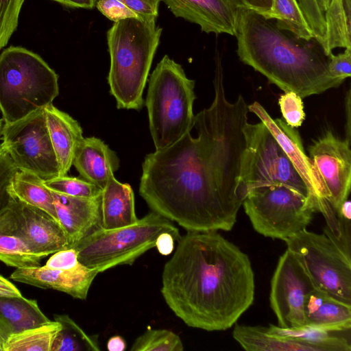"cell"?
Instances as JSON below:
<instances>
[{
	"label": "cell",
	"mask_w": 351,
	"mask_h": 351,
	"mask_svg": "<svg viewBox=\"0 0 351 351\" xmlns=\"http://www.w3.org/2000/svg\"><path fill=\"white\" fill-rule=\"evenodd\" d=\"M211 105L195 115L197 136L186 133L147 154L139 194L152 211L187 231H230L246 196L241 167L248 105L226 97L220 59L215 62Z\"/></svg>",
	"instance_id": "6da1fadb"
},
{
	"label": "cell",
	"mask_w": 351,
	"mask_h": 351,
	"mask_svg": "<svg viewBox=\"0 0 351 351\" xmlns=\"http://www.w3.org/2000/svg\"><path fill=\"white\" fill-rule=\"evenodd\" d=\"M162 272L163 299L188 326L226 330L254 299L249 256L217 231H187Z\"/></svg>",
	"instance_id": "7a4b0ae2"
},
{
	"label": "cell",
	"mask_w": 351,
	"mask_h": 351,
	"mask_svg": "<svg viewBox=\"0 0 351 351\" xmlns=\"http://www.w3.org/2000/svg\"><path fill=\"white\" fill-rule=\"evenodd\" d=\"M240 60L285 92L302 98L339 86L328 71V56L315 39L289 36L253 10L241 7L235 35Z\"/></svg>",
	"instance_id": "3957f363"
},
{
	"label": "cell",
	"mask_w": 351,
	"mask_h": 351,
	"mask_svg": "<svg viewBox=\"0 0 351 351\" xmlns=\"http://www.w3.org/2000/svg\"><path fill=\"white\" fill-rule=\"evenodd\" d=\"M162 31L155 19L139 18L114 22L108 29V82L119 109L142 108L143 91Z\"/></svg>",
	"instance_id": "277c9868"
},
{
	"label": "cell",
	"mask_w": 351,
	"mask_h": 351,
	"mask_svg": "<svg viewBox=\"0 0 351 351\" xmlns=\"http://www.w3.org/2000/svg\"><path fill=\"white\" fill-rule=\"evenodd\" d=\"M195 83L167 55L152 73L145 105L156 150L172 145L193 128Z\"/></svg>",
	"instance_id": "5b68a950"
},
{
	"label": "cell",
	"mask_w": 351,
	"mask_h": 351,
	"mask_svg": "<svg viewBox=\"0 0 351 351\" xmlns=\"http://www.w3.org/2000/svg\"><path fill=\"white\" fill-rule=\"evenodd\" d=\"M58 75L38 54L11 46L0 54V111L5 123L53 104Z\"/></svg>",
	"instance_id": "8992f818"
},
{
	"label": "cell",
	"mask_w": 351,
	"mask_h": 351,
	"mask_svg": "<svg viewBox=\"0 0 351 351\" xmlns=\"http://www.w3.org/2000/svg\"><path fill=\"white\" fill-rule=\"evenodd\" d=\"M162 232L171 233L176 241L181 237L171 221L152 211L128 226L108 230L101 228L73 248L80 263L100 273L116 266L133 264L155 247Z\"/></svg>",
	"instance_id": "52a82bcc"
},
{
	"label": "cell",
	"mask_w": 351,
	"mask_h": 351,
	"mask_svg": "<svg viewBox=\"0 0 351 351\" xmlns=\"http://www.w3.org/2000/svg\"><path fill=\"white\" fill-rule=\"evenodd\" d=\"M242 205L258 233L283 241L306 229L318 211L313 198L282 184L252 189Z\"/></svg>",
	"instance_id": "ba28073f"
},
{
	"label": "cell",
	"mask_w": 351,
	"mask_h": 351,
	"mask_svg": "<svg viewBox=\"0 0 351 351\" xmlns=\"http://www.w3.org/2000/svg\"><path fill=\"white\" fill-rule=\"evenodd\" d=\"M244 133L246 145L241 182L246 195L255 188L282 184L314 199L293 164L262 121L247 122Z\"/></svg>",
	"instance_id": "9c48e42d"
},
{
	"label": "cell",
	"mask_w": 351,
	"mask_h": 351,
	"mask_svg": "<svg viewBox=\"0 0 351 351\" xmlns=\"http://www.w3.org/2000/svg\"><path fill=\"white\" fill-rule=\"evenodd\" d=\"M284 241L315 289L351 304V258L325 234L306 229Z\"/></svg>",
	"instance_id": "30bf717a"
},
{
	"label": "cell",
	"mask_w": 351,
	"mask_h": 351,
	"mask_svg": "<svg viewBox=\"0 0 351 351\" xmlns=\"http://www.w3.org/2000/svg\"><path fill=\"white\" fill-rule=\"evenodd\" d=\"M2 143L20 171L49 180L59 176V168L44 109L14 122L4 123Z\"/></svg>",
	"instance_id": "8fae6325"
},
{
	"label": "cell",
	"mask_w": 351,
	"mask_h": 351,
	"mask_svg": "<svg viewBox=\"0 0 351 351\" xmlns=\"http://www.w3.org/2000/svg\"><path fill=\"white\" fill-rule=\"evenodd\" d=\"M0 231L20 237L33 252L45 257L69 247L58 221L15 198L0 213Z\"/></svg>",
	"instance_id": "7c38bea8"
},
{
	"label": "cell",
	"mask_w": 351,
	"mask_h": 351,
	"mask_svg": "<svg viewBox=\"0 0 351 351\" xmlns=\"http://www.w3.org/2000/svg\"><path fill=\"white\" fill-rule=\"evenodd\" d=\"M315 289L294 255L288 250L279 258L271 280L269 302L278 326H305L304 303Z\"/></svg>",
	"instance_id": "4fadbf2b"
},
{
	"label": "cell",
	"mask_w": 351,
	"mask_h": 351,
	"mask_svg": "<svg viewBox=\"0 0 351 351\" xmlns=\"http://www.w3.org/2000/svg\"><path fill=\"white\" fill-rule=\"evenodd\" d=\"M350 145L327 130L308 147V158L325 198L337 213L350 192Z\"/></svg>",
	"instance_id": "5bb4252c"
},
{
	"label": "cell",
	"mask_w": 351,
	"mask_h": 351,
	"mask_svg": "<svg viewBox=\"0 0 351 351\" xmlns=\"http://www.w3.org/2000/svg\"><path fill=\"white\" fill-rule=\"evenodd\" d=\"M176 16L198 25L206 33L235 35L239 0H161Z\"/></svg>",
	"instance_id": "9a60e30c"
},
{
	"label": "cell",
	"mask_w": 351,
	"mask_h": 351,
	"mask_svg": "<svg viewBox=\"0 0 351 351\" xmlns=\"http://www.w3.org/2000/svg\"><path fill=\"white\" fill-rule=\"evenodd\" d=\"M249 112L255 114L271 132L293 164L315 200L317 208L325 198L324 191L306 154L299 133L280 119H274L257 101L248 105Z\"/></svg>",
	"instance_id": "2e32d148"
},
{
	"label": "cell",
	"mask_w": 351,
	"mask_h": 351,
	"mask_svg": "<svg viewBox=\"0 0 351 351\" xmlns=\"http://www.w3.org/2000/svg\"><path fill=\"white\" fill-rule=\"evenodd\" d=\"M51 192L58 220L69 247L101 228V194L86 198Z\"/></svg>",
	"instance_id": "e0dca14e"
},
{
	"label": "cell",
	"mask_w": 351,
	"mask_h": 351,
	"mask_svg": "<svg viewBox=\"0 0 351 351\" xmlns=\"http://www.w3.org/2000/svg\"><path fill=\"white\" fill-rule=\"evenodd\" d=\"M99 272L82 263L69 270L53 269L43 267L17 268L10 278L41 289H51L71 297L85 300L89 289Z\"/></svg>",
	"instance_id": "ac0fdd59"
},
{
	"label": "cell",
	"mask_w": 351,
	"mask_h": 351,
	"mask_svg": "<svg viewBox=\"0 0 351 351\" xmlns=\"http://www.w3.org/2000/svg\"><path fill=\"white\" fill-rule=\"evenodd\" d=\"M46 124L56 156L59 176H66L73 159L84 139L80 123L66 112L53 104L44 108Z\"/></svg>",
	"instance_id": "d6986e66"
},
{
	"label": "cell",
	"mask_w": 351,
	"mask_h": 351,
	"mask_svg": "<svg viewBox=\"0 0 351 351\" xmlns=\"http://www.w3.org/2000/svg\"><path fill=\"white\" fill-rule=\"evenodd\" d=\"M73 165L80 176L103 189L119 167V158L103 141L84 138L75 153Z\"/></svg>",
	"instance_id": "ffe728a7"
},
{
	"label": "cell",
	"mask_w": 351,
	"mask_h": 351,
	"mask_svg": "<svg viewBox=\"0 0 351 351\" xmlns=\"http://www.w3.org/2000/svg\"><path fill=\"white\" fill-rule=\"evenodd\" d=\"M305 326L330 332L351 328V304L314 289L304 303Z\"/></svg>",
	"instance_id": "44dd1931"
},
{
	"label": "cell",
	"mask_w": 351,
	"mask_h": 351,
	"mask_svg": "<svg viewBox=\"0 0 351 351\" xmlns=\"http://www.w3.org/2000/svg\"><path fill=\"white\" fill-rule=\"evenodd\" d=\"M131 186L111 176L101 192V228L114 229L137 222Z\"/></svg>",
	"instance_id": "7402d4cb"
},
{
	"label": "cell",
	"mask_w": 351,
	"mask_h": 351,
	"mask_svg": "<svg viewBox=\"0 0 351 351\" xmlns=\"http://www.w3.org/2000/svg\"><path fill=\"white\" fill-rule=\"evenodd\" d=\"M50 321L35 300L0 298V350L11 335Z\"/></svg>",
	"instance_id": "603a6c76"
},
{
	"label": "cell",
	"mask_w": 351,
	"mask_h": 351,
	"mask_svg": "<svg viewBox=\"0 0 351 351\" xmlns=\"http://www.w3.org/2000/svg\"><path fill=\"white\" fill-rule=\"evenodd\" d=\"M232 336L247 351H317L291 338L270 334L265 326L236 324Z\"/></svg>",
	"instance_id": "cb8c5ba5"
},
{
	"label": "cell",
	"mask_w": 351,
	"mask_h": 351,
	"mask_svg": "<svg viewBox=\"0 0 351 351\" xmlns=\"http://www.w3.org/2000/svg\"><path fill=\"white\" fill-rule=\"evenodd\" d=\"M10 190L15 199L45 211L58 221L52 192L37 175L19 170L13 177Z\"/></svg>",
	"instance_id": "d4e9b609"
},
{
	"label": "cell",
	"mask_w": 351,
	"mask_h": 351,
	"mask_svg": "<svg viewBox=\"0 0 351 351\" xmlns=\"http://www.w3.org/2000/svg\"><path fill=\"white\" fill-rule=\"evenodd\" d=\"M267 329L270 334L291 338L313 347L317 351L351 350L350 343L346 338L307 326L287 328L270 324Z\"/></svg>",
	"instance_id": "484cf974"
},
{
	"label": "cell",
	"mask_w": 351,
	"mask_h": 351,
	"mask_svg": "<svg viewBox=\"0 0 351 351\" xmlns=\"http://www.w3.org/2000/svg\"><path fill=\"white\" fill-rule=\"evenodd\" d=\"M61 324L56 320L32 327L9 337L1 351H51Z\"/></svg>",
	"instance_id": "4316f807"
},
{
	"label": "cell",
	"mask_w": 351,
	"mask_h": 351,
	"mask_svg": "<svg viewBox=\"0 0 351 351\" xmlns=\"http://www.w3.org/2000/svg\"><path fill=\"white\" fill-rule=\"evenodd\" d=\"M262 16L267 20L276 19L278 28L289 31L298 38H314L298 0H272L269 10Z\"/></svg>",
	"instance_id": "83f0119b"
},
{
	"label": "cell",
	"mask_w": 351,
	"mask_h": 351,
	"mask_svg": "<svg viewBox=\"0 0 351 351\" xmlns=\"http://www.w3.org/2000/svg\"><path fill=\"white\" fill-rule=\"evenodd\" d=\"M54 320L61 324L51 351H99L97 336L86 334L66 314L55 315Z\"/></svg>",
	"instance_id": "f1b7e54d"
},
{
	"label": "cell",
	"mask_w": 351,
	"mask_h": 351,
	"mask_svg": "<svg viewBox=\"0 0 351 351\" xmlns=\"http://www.w3.org/2000/svg\"><path fill=\"white\" fill-rule=\"evenodd\" d=\"M326 23L324 53L329 56L337 47H351V25L348 23L342 0H330L324 13Z\"/></svg>",
	"instance_id": "f546056e"
},
{
	"label": "cell",
	"mask_w": 351,
	"mask_h": 351,
	"mask_svg": "<svg viewBox=\"0 0 351 351\" xmlns=\"http://www.w3.org/2000/svg\"><path fill=\"white\" fill-rule=\"evenodd\" d=\"M45 256L33 252L20 237L0 231V261L17 268L40 266Z\"/></svg>",
	"instance_id": "4dcf8cb0"
},
{
	"label": "cell",
	"mask_w": 351,
	"mask_h": 351,
	"mask_svg": "<svg viewBox=\"0 0 351 351\" xmlns=\"http://www.w3.org/2000/svg\"><path fill=\"white\" fill-rule=\"evenodd\" d=\"M180 337L167 329L149 328L133 343L131 351H182Z\"/></svg>",
	"instance_id": "1f68e13d"
},
{
	"label": "cell",
	"mask_w": 351,
	"mask_h": 351,
	"mask_svg": "<svg viewBox=\"0 0 351 351\" xmlns=\"http://www.w3.org/2000/svg\"><path fill=\"white\" fill-rule=\"evenodd\" d=\"M45 186L51 191L77 197H94L101 194L102 189L84 180L67 176L45 180Z\"/></svg>",
	"instance_id": "d6a6232c"
},
{
	"label": "cell",
	"mask_w": 351,
	"mask_h": 351,
	"mask_svg": "<svg viewBox=\"0 0 351 351\" xmlns=\"http://www.w3.org/2000/svg\"><path fill=\"white\" fill-rule=\"evenodd\" d=\"M25 0H0V51L16 30Z\"/></svg>",
	"instance_id": "836d02e7"
},
{
	"label": "cell",
	"mask_w": 351,
	"mask_h": 351,
	"mask_svg": "<svg viewBox=\"0 0 351 351\" xmlns=\"http://www.w3.org/2000/svg\"><path fill=\"white\" fill-rule=\"evenodd\" d=\"M278 105L285 123L293 128L302 125L304 119L302 98L293 91L285 92L278 99Z\"/></svg>",
	"instance_id": "e575fe53"
},
{
	"label": "cell",
	"mask_w": 351,
	"mask_h": 351,
	"mask_svg": "<svg viewBox=\"0 0 351 351\" xmlns=\"http://www.w3.org/2000/svg\"><path fill=\"white\" fill-rule=\"evenodd\" d=\"M19 171L3 143H0V213L14 198L10 193V185Z\"/></svg>",
	"instance_id": "d590c367"
},
{
	"label": "cell",
	"mask_w": 351,
	"mask_h": 351,
	"mask_svg": "<svg viewBox=\"0 0 351 351\" xmlns=\"http://www.w3.org/2000/svg\"><path fill=\"white\" fill-rule=\"evenodd\" d=\"M95 6L101 14L113 22L128 18H139L119 0H96Z\"/></svg>",
	"instance_id": "8d00e7d4"
},
{
	"label": "cell",
	"mask_w": 351,
	"mask_h": 351,
	"mask_svg": "<svg viewBox=\"0 0 351 351\" xmlns=\"http://www.w3.org/2000/svg\"><path fill=\"white\" fill-rule=\"evenodd\" d=\"M328 71L332 76L343 82L351 75V47L343 53L328 56Z\"/></svg>",
	"instance_id": "74e56055"
},
{
	"label": "cell",
	"mask_w": 351,
	"mask_h": 351,
	"mask_svg": "<svg viewBox=\"0 0 351 351\" xmlns=\"http://www.w3.org/2000/svg\"><path fill=\"white\" fill-rule=\"evenodd\" d=\"M80 264L76 250L73 247H67L53 253L45 266L53 269L69 270Z\"/></svg>",
	"instance_id": "f35d334b"
},
{
	"label": "cell",
	"mask_w": 351,
	"mask_h": 351,
	"mask_svg": "<svg viewBox=\"0 0 351 351\" xmlns=\"http://www.w3.org/2000/svg\"><path fill=\"white\" fill-rule=\"evenodd\" d=\"M143 19H156L161 0H119Z\"/></svg>",
	"instance_id": "ab89813d"
},
{
	"label": "cell",
	"mask_w": 351,
	"mask_h": 351,
	"mask_svg": "<svg viewBox=\"0 0 351 351\" xmlns=\"http://www.w3.org/2000/svg\"><path fill=\"white\" fill-rule=\"evenodd\" d=\"M176 241L173 234L162 232L157 238L155 247L162 255L170 254L174 249V242Z\"/></svg>",
	"instance_id": "60d3db41"
},
{
	"label": "cell",
	"mask_w": 351,
	"mask_h": 351,
	"mask_svg": "<svg viewBox=\"0 0 351 351\" xmlns=\"http://www.w3.org/2000/svg\"><path fill=\"white\" fill-rule=\"evenodd\" d=\"M241 7L251 10L261 15L267 12L271 6L272 0H239Z\"/></svg>",
	"instance_id": "b9f144b4"
},
{
	"label": "cell",
	"mask_w": 351,
	"mask_h": 351,
	"mask_svg": "<svg viewBox=\"0 0 351 351\" xmlns=\"http://www.w3.org/2000/svg\"><path fill=\"white\" fill-rule=\"evenodd\" d=\"M22 296L18 288L0 274V298H19Z\"/></svg>",
	"instance_id": "7bdbcfd3"
},
{
	"label": "cell",
	"mask_w": 351,
	"mask_h": 351,
	"mask_svg": "<svg viewBox=\"0 0 351 351\" xmlns=\"http://www.w3.org/2000/svg\"><path fill=\"white\" fill-rule=\"evenodd\" d=\"M64 6L75 8L92 9L95 7L96 0H52Z\"/></svg>",
	"instance_id": "ee69618b"
},
{
	"label": "cell",
	"mask_w": 351,
	"mask_h": 351,
	"mask_svg": "<svg viewBox=\"0 0 351 351\" xmlns=\"http://www.w3.org/2000/svg\"><path fill=\"white\" fill-rule=\"evenodd\" d=\"M125 348V340L119 335L110 337L107 343V348L110 351H123Z\"/></svg>",
	"instance_id": "f6af8a7d"
},
{
	"label": "cell",
	"mask_w": 351,
	"mask_h": 351,
	"mask_svg": "<svg viewBox=\"0 0 351 351\" xmlns=\"http://www.w3.org/2000/svg\"><path fill=\"white\" fill-rule=\"evenodd\" d=\"M346 114L347 120L346 125V139L350 143V90H348L346 97Z\"/></svg>",
	"instance_id": "bcb514c9"
},
{
	"label": "cell",
	"mask_w": 351,
	"mask_h": 351,
	"mask_svg": "<svg viewBox=\"0 0 351 351\" xmlns=\"http://www.w3.org/2000/svg\"><path fill=\"white\" fill-rule=\"evenodd\" d=\"M343 6L348 23L351 25V0H342Z\"/></svg>",
	"instance_id": "7dc6e473"
},
{
	"label": "cell",
	"mask_w": 351,
	"mask_h": 351,
	"mask_svg": "<svg viewBox=\"0 0 351 351\" xmlns=\"http://www.w3.org/2000/svg\"><path fill=\"white\" fill-rule=\"evenodd\" d=\"M316 1L321 11L324 13L329 5L330 0H316Z\"/></svg>",
	"instance_id": "c3c4849f"
},
{
	"label": "cell",
	"mask_w": 351,
	"mask_h": 351,
	"mask_svg": "<svg viewBox=\"0 0 351 351\" xmlns=\"http://www.w3.org/2000/svg\"><path fill=\"white\" fill-rule=\"evenodd\" d=\"M2 127H3V119H0V137L1 136Z\"/></svg>",
	"instance_id": "681fc988"
},
{
	"label": "cell",
	"mask_w": 351,
	"mask_h": 351,
	"mask_svg": "<svg viewBox=\"0 0 351 351\" xmlns=\"http://www.w3.org/2000/svg\"><path fill=\"white\" fill-rule=\"evenodd\" d=\"M1 351V350H0Z\"/></svg>",
	"instance_id": "f907efd6"
}]
</instances>
